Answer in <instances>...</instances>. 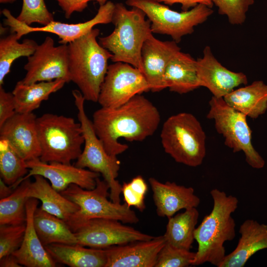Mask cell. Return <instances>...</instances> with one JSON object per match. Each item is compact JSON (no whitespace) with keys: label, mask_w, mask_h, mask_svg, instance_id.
<instances>
[{"label":"cell","mask_w":267,"mask_h":267,"mask_svg":"<svg viewBox=\"0 0 267 267\" xmlns=\"http://www.w3.org/2000/svg\"><path fill=\"white\" fill-rule=\"evenodd\" d=\"M195 252L165 243L160 250L155 267H187L193 265Z\"/></svg>","instance_id":"obj_33"},{"label":"cell","mask_w":267,"mask_h":267,"mask_svg":"<svg viewBox=\"0 0 267 267\" xmlns=\"http://www.w3.org/2000/svg\"><path fill=\"white\" fill-rule=\"evenodd\" d=\"M64 12L65 17L67 19L70 18L72 14L75 12L83 11L91 1H95L99 5L104 4L107 0H55Z\"/></svg>","instance_id":"obj_39"},{"label":"cell","mask_w":267,"mask_h":267,"mask_svg":"<svg viewBox=\"0 0 267 267\" xmlns=\"http://www.w3.org/2000/svg\"><path fill=\"white\" fill-rule=\"evenodd\" d=\"M98 29L90 31L68 44V70L70 81L80 89L86 100L97 102L101 85L112 54L97 40Z\"/></svg>","instance_id":"obj_4"},{"label":"cell","mask_w":267,"mask_h":267,"mask_svg":"<svg viewBox=\"0 0 267 267\" xmlns=\"http://www.w3.org/2000/svg\"><path fill=\"white\" fill-rule=\"evenodd\" d=\"M66 83V81L62 79L31 84L18 81L12 92L16 113L32 112L40 107L43 101L48 99L51 93L62 89Z\"/></svg>","instance_id":"obj_27"},{"label":"cell","mask_w":267,"mask_h":267,"mask_svg":"<svg viewBox=\"0 0 267 267\" xmlns=\"http://www.w3.org/2000/svg\"><path fill=\"white\" fill-rule=\"evenodd\" d=\"M165 243L163 235L105 248V267H155Z\"/></svg>","instance_id":"obj_18"},{"label":"cell","mask_w":267,"mask_h":267,"mask_svg":"<svg viewBox=\"0 0 267 267\" xmlns=\"http://www.w3.org/2000/svg\"><path fill=\"white\" fill-rule=\"evenodd\" d=\"M126 4L141 9L151 23L153 34L167 35L178 44L194 32V27L205 22L214 11L198 4L187 11L178 12L156 0H127Z\"/></svg>","instance_id":"obj_10"},{"label":"cell","mask_w":267,"mask_h":267,"mask_svg":"<svg viewBox=\"0 0 267 267\" xmlns=\"http://www.w3.org/2000/svg\"><path fill=\"white\" fill-rule=\"evenodd\" d=\"M239 232L236 248L225 255L219 267H243L254 254L267 249V224L248 219L240 226Z\"/></svg>","instance_id":"obj_22"},{"label":"cell","mask_w":267,"mask_h":267,"mask_svg":"<svg viewBox=\"0 0 267 267\" xmlns=\"http://www.w3.org/2000/svg\"><path fill=\"white\" fill-rule=\"evenodd\" d=\"M36 123L42 161L70 164L79 158L84 143L80 122L72 117L45 113L37 118Z\"/></svg>","instance_id":"obj_5"},{"label":"cell","mask_w":267,"mask_h":267,"mask_svg":"<svg viewBox=\"0 0 267 267\" xmlns=\"http://www.w3.org/2000/svg\"><path fill=\"white\" fill-rule=\"evenodd\" d=\"M22 266L12 254L5 256L0 259V267H21Z\"/></svg>","instance_id":"obj_41"},{"label":"cell","mask_w":267,"mask_h":267,"mask_svg":"<svg viewBox=\"0 0 267 267\" xmlns=\"http://www.w3.org/2000/svg\"><path fill=\"white\" fill-rule=\"evenodd\" d=\"M149 90L141 71L128 63L114 62L108 65L97 102L101 107H117L134 96Z\"/></svg>","instance_id":"obj_11"},{"label":"cell","mask_w":267,"mask_h":267,"mask_svg":"<svg viewBox=\"0 0 267 267\" xmlns=\"http://www.w3.org/2000/svg\"><path fill=\"white\" fill-rule=\"evenodd\" d=\"M34 177L35 180L30 182L28 188V198L40 200L42 209L66 222L79 209V206L55 190L44 177L40 175Z\"/></svg>","instance_id":"obj_24"},{"label":"cell","mask_w":267,"mask_h":267,"mask_svg":"<svg viewBox=\"0 0 267 267\" xmlns=\"http://www.w3.org/2000/svg\"><path fill=\"white\" fill-rule=\"evenodd\" d=\"M18 40L15 33L0 40V86L10 72L13 62L19 57L31 56L38 45L33 40L25 39L22 43Z\"/></svg>","instance_id":"obj_31"},{"label":"cell","mask_w":267,"mask_h":267,"mask_svg":"<svg viewBox=\"0 0 267 267\" xmlns=\"http://www.w3.org/2000/svg\"><path fill=\"white\" fill-rule=\"evenodd\" d=\"M225 102L236 110L256 119L267 110V85L262 81L234 89L223 97Z\"/></svg>","instance_id":"obj_26"},{"label":"cell","mask_w":267,"mask_h":267,"mask_svg":"<svg viewBox=\"0 0 267 267\" xmlns=\"http://www.w3.org/2000/svg\"><path fill=\"white\" fill-rule=\"evenodd\" d=\"M140 9H129L121 2L115 4L112 21L115 28L109 35L98 38L99 44L112 54L113 62L128 63L143 73L141 50L152 34L151 23Z\"/></svg>","instance_id":"obj_3"},{"label":"cell","mask_w":267,"mask_h":267,"mask_svg":"<svg viewBox=\"0 0 267 267\" xmlns=\"http://www.w3.org/2000/svg\"><path fill=\"white\" fill-rule=\"evenodd\" d=\"M16 113L12 92L6 91L0 86V127Z\"/></svg>","instance_id":"obj_38"},{"label":"cell","mask_w":267,"mask_h":267,"mask_svg":"<svg viewBox=\"0 0 267 267\" xmlns=\"http://www.w3.org/2000/svg\"><path fill=\"white\" fill-rule=\"evenodd\" d=\"M115 4L107 1L100 5L97 12L92 19L77 24H67L53 21L47 25L33 27L25 24L14 17L7 9L2 10L5 17L4 24L9 27L11 33H16L19 40L23 36L35 32H48L56 35L60 40V44H68L90 31L97 24L111 23Z\"/></svg>","instance_id":"obj_14"},{"label":"cell","mask_w":267,"mask_h":267,"mask_svg":"<svg viewBox=\"0 0 267 267\" xmlns=\"http://www.w3.org/2000/svg\"><path fill=\"white\" fill-rule=\"evenodd\" d=\"M196 69L200 87L206 88L218 98L248 83L245 74L231 71L220 63L209 46L204 48L203 57L196 60Z\"/></svg>","instance_id":"obj_16"},{"label":"cell","mask_w":267,"mask_h":267,"mask_svg":"<svg viewBox=\"0 0 267 267\" xmlns=\"http://www.w3.org/2000/svg\"><path fill=\"white\" fill-rule=\"evenodd\" d=\"M36 198H29L26 203V229L20 247L12 254L19 264L27 267H55L57 262L42 244L33 223L34 212L38 207Z\"/></svg>","instance_id":"obj_21"},{"label":"cell","mask_w":267,"mask_h":267,"mask_svg":"<svg viewBox=\"0 0 267 267\" xmlns=\"http://www.w3.org/2000/svg\"><path fill=\"white\" fill-rule=\"evenodd\" d=\"M159 2H163L165 4L172 5L175 3L180 4L182 11H187L201 4L206 5L211 8L213 6L212 0H156Z\"/></svg>","instance_id":"obj_40"},{"label":"cell","mask_w":267,"mask_h":267,"mask_svg":"<svg viewBox=\"0 0 267 267\" xmlns=\"http://www.w3.org/2000/svg\"><path fill=\"white\" fill-rule=\"evenodd\" d=\"M28 172L26 161L6 140L0 138V178L6 184L12 186Z\"/></svg>","instance_id":"obj_32"},{"label":"cell","mask_w":267,"mask_h":267,"mask_svg":"<svg viewBox=\"0 0 267 267\" xmlns=\"http://www.w3.org/2000/svg\"><path fill=\"white\" fill-rule=\"evenodd\" d=\"M160 137L164 151L176 162L192 167L202 164L206 154V136L193 114L181 112L169 117Z\"/></svg>","instance_id":"obj_7"},{"label":"cell","mask_w":267,"mask_h":267,"mask_svg":"<svg viewBox=\"0 0 267 267\" xmlns=\"http://www.w3.org/2000/svg\"><path fill=\"white\" fill-rule=\"evenodd\" d=\"M147 190V184L141 176H137L122 185L125 203L129 207L133 206L140 212H143L146 207L144 200Z\"/></svg>","instance_id":"obj_37"},{"label":"cell","mask_w":267,"mask_h":267,"mask_svg":"<svg viewBox=\"0 0 267 267\" xmlns=\"http://www.w3.org/2000/svg\"><path fill=\"white\" fill-rule=\"evenodd\" d=\"M60 193L79 207L66 222L73 232L83 223L94 219H113L126 223H136L139 221L135 212L125 203H116L108 199L109 185L99 177L92 189L72 184Z\"/></svg>","instance_id":"obj_6"},{"label":"cell","mask_w":267,"mask_h":267,"mask_svg":"<svg viewBox=\"0 0 267 267\" xmlns=\"http://www.w3.org/2000/svg\"><path fill=\"white\" fill-rule=\"evenodd\" d=\"M210 194L213 209L195 230L198 249L192 265L210 263L219 267L226 255L224 243L235 236V222L231 214L238 207V200L218 189L211 190Z\"/></svg>","instance_id":"obj_2"},{"label":"cell","mask_w":267,"mask_h":267,"mask_svg":"<svg viewBox=\"0 0 267 267\" xmlns=\"http://www.w3.org/2000/svg\"><path fill=\"white\" fill-rule=\"evenodd\" d=\"M33 223L44 246L53 243H78L74 232L64 221L44 211L40 207H37L34 212Z\"/></svg>","instance_id":"obj_28"},{"label":"cell","mask_w":267,"mask_h":267,"mask_svg":"<svg viewBox=\"0 0 267 267\" xmlns=\"http://www.w3.org/2000/svg\"><path fill=\"white\" fill-rule=\"evenodd\" d=\"M75 104L78 110V118L83 130L84 147L75 166L101 174L110 187V199L121 203L122 185L116 178L120 170V162L116 156L109 154L96 135L92 121L88 117L84 107L83 94L79 90H72Z\"/></svg>","instance_id":"obj_8"},{"label":"cell","mask_w":267,"mask_h":267,"mask_svg":"<svg viewBox=\"0 0 267 267\" xmlns=\"http://www.w3.org/2000/svg\"><path fill=\"white\" fill-rule=\"evenodd\" d=\"M28 173L13 185L14 188L24 179L35 175H40L50 182L51 186L60 192L70 184H76L86 189H92L96 186V179L100 174L60 162L46 163L40 158L26 161Z\"/></svg>","instance_id":"obj_15"},{"label":"cell","mask_w":267,"mask_h":267,"mask_svg":"<svg viewBox=\"0 0 267 267\" xmlns=\"http://www.w3.org/2000/svg\"><path fill=\"white\" fill-rule=\"evenodd\" d=\"M24 69L27 72L21 81L25 84L60 79L70 82L68 44L55 46L54 40L47 36L28 57Z\"/></svg>","instance_id":"obj_12"},{"label":"cell","mask_w":267,"mask_h":267,"mask_svg":"<svg viewBox=\"0 0 267 267\" xmlns=\"http://www.w3.org/2000/svg\"><path fill=\"white\" fill-rule=\"evenodd\" d=\"M207 118L215 122L217 132L224 138V144L234 153L242 151L247 164L255 169L263 168L265 161L252 143V131L247 116L228 105L223 97L213 96L209 101Z\"/></svg>","instance_id":"obj_9"},{"label":"cell","mask_w":267,"mask_h":267,"mask_svg":"<svg viewBox=\"0 0 267 267\" xmlns=\"http://www.w3.org/2000/svg\"><path fill=\"white\" fill-rule=\"evenodd\" d=\"M180 50L174 41H162L153 34L145 41L141 50L143 74L150 90L158 92L166 89L164 76L166 68L173 56Z\"/></svg>","instance_id":"obj_19"},{"label":"cell","mask_w":267,"mask_h":267,"mask_svg":"<svg viewBox=\"0 0 267 267\" xmlns=\"http://www.w3.org/2000/svg\"><path fill=\"white\" fill-rule=\"evenodd\" d=\"M8 29V28L3 27V26L1 25L0 26V34L1 35L3 34V33L7 32Z\"/></svg>","instance_id":"obj_44"},{"label":"cell","mask_w":267,"mask_h":267,"mask_svg":"<svg viewBox=\"0 0 267 267\" xmlns=\"http://www.w3.org/2000/svg\"><path fill=\"white\" fill-rule=\"evenodd\" d=\"M26 229L25 223L0 225V259L13 254L20 247Z\"/></svg>","instance_id":"obj_36"},{"label":"cell","mask_w":267,"mask_h":267,"mask_svg":"<svg viewBox=\"0 0 267 267\" xmlns=\"http://www.w3.org/2000/svg\"><path fill=\"white\" fill-rule=\"evenodd\" d=\"M160 120L156 107L143 95L137 94L118 107H101L93 113L92 123L107 152L117 156L129 148L120 142L119 138L141 141L154 134Z\"/></svg>","instance_id":"obj_1"},{"label":"cell","mask_w":267,"mask_h":267,"mask_svg":"<svg viewBox=\"0 0 267 267\" xmlns=\"http://www.w3.org/2000/svg\"><path fill=\"white\" fill-rule=\"evenodd\" d=\"M10 185L6 184L1 178H0V199L5 198L11 195L14 189Z\"/></svg>","instance_id":"obj_42"},{"label":"cell","mask_w":267,"mask_h":267,"mask_svg":"<svg viewBox=\"0 0 267 267\" xmlns=\"http://www.w3.org/2000/svg\"><path fill=\"white\" fill-rule=\"evenodd\" d=\"M148 181L159 217L169 218L180 210L197 208L200 203L191 187L178 185L175 182L163 183L154 178H150Z\"/></svg>","instance_id":"obj_20"},{"label":"cell","mask_w":267,"mask_h":267,"mask_svg":"<svg viewBox=\"0 0 267 267\" xmlns=\"http://www.w3.org/2000/svg\"><path fill=\"white\" fill-rule=\"evenodd\" d=\"M33 113H16L0 127V138L6 140L26 161L40 158L41 153Z\"/></svg>","instance_id":"obj_17"},{"label":"cell","mask_w":267,"mask_h":267,"mask_svg":"<svg viewBox=\"0 0 267 267\" xmlns=\"http://www.w3.org/2000/svg\"><path fill=\"white\" fill-rule=\"evenodd\" d=\"M44 247L56 262L70 267H105L104 249L86 248L78 243H53Z\"/></svg>","instance_id":"obj_25"},{"label":"cell","mask_w":267,"mask_h":267,"mask_svg":"<svg viewBox=\"0 0 267 267\" xmlns=\"http://www.w3.org/2000/svg\"><path fill=\"white\" fill-rule=\"evenodd\" d=\"M74 232L78 244L99 249L155 237L124 225L119 221L109 219L90 220L80 225Z\"/></svg>","instance_id":"obj_13"},{"label":"cell","mask_w":267,"mask_h":267,"mask_svg":"<svg viewBox=\"0 0 267 267\" xmlns=\"http://www.w3.org/2000/svg\"><path fill=\"white\" fill-rule=\"evenodd\" d=\"M221 15H225L232 25H241L245 21L246 13L254 0H212Z\"/></svg>","instance_id":"obj_35"},{"label":"cell","mask_w":267,"mask_h":267,"mask_svg":"<svg viewBox=\"0 0 267 267\" xmlns=\"http://www.w3.org/2000/svg\"><path fill=\"white\" fill-rule=\"evenodd\" d=\"M166 88L184 94L200 87L197 73L196 60L180 50L168 63L164 73Z\"/></svg>","instance_id":"obj_23"},{"label":"cell","mask_w":267,"mask_h":267,"mask_svg":"<svg viewBox=\"0 0 267 267\" xmlns=\"http://www.w3.org/2000/svg\"><path fill=\"white\" fill-rule=\"evenodd\" d=\"M199 215L196 208H192L168 218L163 235L166 242L190 250L195 240L194 232Z\"/></svg>","instance_id":"obj_29"},{"label":"cell","mask_w":267,"mask_h":267,"mask_svg":"<svg viewBox=\"0 0 267 267\" xmlns=\"http://www.w3.org/2000/svg\"><path fill=\"white\" fill-rule=\"evenodd\" d=\"M16 0H0V2L2 3H13Z\"/></svg>","instance_id":"obj_43"},{"label":"cell","mask_w":267,"mask_h":267,"mask_svg":"<svg viewBox=\"0 0 267 267\" xmlns=\"http://www.w3.org/2000/svg\"><path fill=\"white\" fill-rule=\"evenodd\" d=\"M31 181L23 180L9 196L0 200V225L24 224L27 190Z\"/></svg>","instance_id":"obj_30"},{"label":"cell","mask_w":267,"mask_h":267,"mask_svg":"<svg viewBox=\"0 0 267 267\" xmlns=\"http://www.w3.org/2000/svg\"><path fill=\"white\" fill-rule=\"evenodd\" d=\"M22 6L16 17L22 23L30 26L37 23L45 26L54 21L53 14L46 7L44 0H22Z\"/></svg>","instance_id":"obj_34"}]
</instances>
